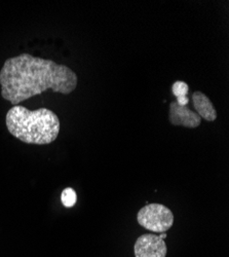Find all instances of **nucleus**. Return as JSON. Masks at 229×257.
<instances>
[{"label":"nucleus","instance_id":"1","mask_svg":"<svg viewBox=\"0 0 229 257\" xmlns=\"http://www.w3.org/2000/svg\"><path fill=\"white\" fill-rule=\"evenodd\" d=\"M77 82L76 73L68 66L27 53L9 58L0 69L2 97L14 106L47 90L69 95Z\"/></svg>","mask_w":229,"mask_h":257},{"label":"nucleus","instance_id":"2","mask_svg":"<svg viewBox=\"0 0 229 257\" xmlns=\"http://www.w3.org/2000/svg\"><path fill=\"white\" fill-rule=\"evenodd\" d=\"M8 131L26 144L47 145L53 143L60 133L59 116L51 109L29 110L22 105L13 106L7 113Z\"/></svg>","mask_w":229,"mask_h":257},{"label":"nucleus","instance_id":"3","mask_svg":"<svg viewBox=\"0 0 229 257\" xmlns=\"http://www.w3.org/2000/svg\"><path fill=\"white\" fill-rule=\"evenodd\" d=\"M137 220L145 229L156 233H163L173 226L175 218L171 209L161 204L152 203L139 210Z\"/></svg>","mask_w":229,"mask_h":257},{"label":"nucleus","instance_id":"4","mask_svg":"<svg viewBox=\"0 0 229 257\" xmlns=\"http://www.w3.org/2000/svg\"><path fill=\"white\" fill-rule=\"evenodd\" d=\"M166 253L168 248L160 234H142L134 245L135 257H165Z\"/></svg>","mask_w":229,"mask_h":257},{"label":"nucleus","instance_id":"5","mask_svg":"<svg viewBox=\"0 0 229 257\" xmlns=\"http://www.w3.org/2000/svg\"><path fill=\"white\" fill-rule=\"evenodd\" d=\"M169 120L173 125H182L188 128H195L200 125V116L187 106H180L176 101L170 104Z\"/></svg>","mask_w":229,"mask_h":257},{"label":"nucleus","instance_id":"6","mask_svg":"<svg viewBox=\"0 0 229 257\" xmlns=\"http://www.w3.org/2000/svg\"><path fill=\"white\" fill-rule=\"evenodd\" d=\"M192 105L195 112L200 116V118L206 121H215L217 118V110L214 107L212 101L206 95L201 92H194L191 96Z\"/></svg>","mask_w":229,"mask_h":257},{"label":"nucleus","instance_id":"7","mask_svg":"<svg viewBox=\"0 0 229 257\" xmlns=\"http://www.w3.org/2000/svg\"><path fill=\"white\" fill-rule=\"evenodd\" d=\"M172 91L174 96L176 97V102L180 106H187L189 103L188 93H189V87L185 81L177 80L172 85Z\"/></svg>","mask_w":229,"mask_h":257},{"label":"nucleus","instance_id":"8","mask_svg":"<svg viewBox=\"0 0 229 257\" xmlns=\"http://www.w3.org/2000/svg\"><path fill=\"white\" fill-rule=\"evenodd\" d=\"M77 201V195L73 188L67 187L63 191H62L61 195V202L66 208H71L76 204Z\"/></svg>","mask_w":229,"mask_h":257}]
</instances>
